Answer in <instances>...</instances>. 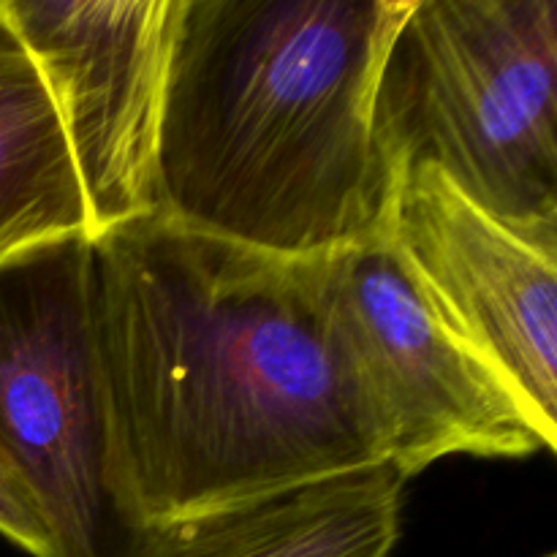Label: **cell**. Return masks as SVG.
Instances as JSON below:
<instances>
[{
    "label": "cell",
    "mask_w": 557,
    "mask_h": 557,
    "mask_svg": "<svg viewBox=\"0 0 557 557\" xmlns=\"http://www.w3.org/2000/svg\"><path fill=\"white\" fill-rule=\"evenodd\" d=\"M90 239L109 466L136 525L386 462L324 256H272L161 212Z\"/></svg>",
    "instance_id": "obj_1"
},
{
    "label": "cell",
    "mask_w": 557,
    "mask_h": 557,
    "mask_svg": "<svg viewBox=\"0 0 557 557\" xmlns=\"http://www.w3.org/2000/svg\"><path fill=\"white\" fill-rule=\"evenodd\" d=\"M411 0H177L156 212L286 259L384 234L381 60Z\"/></svg>",
    "instance_id": "obj_2"
},
{
    "label": "cell",
    "mask_w": 557,
    "mask_h": 557,
    "mask_svg": "<svg viewBox=\"0 0 557 557\" xmlns=\"http://www.w3.org/2000/svg\"><path fill=\"white\" fill-rule=\"evenodd\" d=\"M373 139L395 185L433 166L557 248V0H411L375 76Z\"/></svg>",
    "instance_id": "obj_3"
},
{
    "label": "cell",
    "mask_w": 557,
    "mask_h": 557,
    "mask_svg": "<svg viewBox=\"0 0 557 557\" xmlns=\"http://www.w3.org/2000/svg\"><path fill=\"white\" fill-rule=\"evenodd\" d=\"M0 460L41 506L54 557L139 553L109 466L87 234L0 256Z\"/></svg>",
    "instance_id": "obj_4"
},
{
    "label": "cell",
    "mask_w": 557,
    "mask_h": 557,
    "mask_svg": "<svg viewBox=\"0 0 557 557\" xmlns=\"http://www.w3.org/2000/svg\"><path fill=\"white\" fill-rule=\"evenodd\" d=\"M324 277L337 335L379 419L386 462L403 476L449 455L555 449L509 381L446 324L389 234L324 253Z\"/></svg>",
    "instance_id": "obj_5"
},
{
    "label": "cell",
    "mask_w": 557,
    "mask_h": 557,
    "mask_svg": "<svg viewBox=\"0 0 557 557\" xmlns=\"http://www.w3.org/2000/svg\"><path fill=\"white\" fill-rule=\"evenodd\" d=\"M36 60L90 237L156 212V147L177 0H3Z\"/></svg>",
    "instance_id": "obj_6"
},
{
    "label": "cell",
    "mask_w": 557,
    "mask_h": 557,
    "mask_svg": "<svg viewBox=\"0 0 557 557\" xmlns=\"http://www.w3.org/2000/svg\"><path fill=\"white\" fill-rule=\"evenodd\" d=\"M386 234L446 324L557 441V248L517 234L433 166L397 183Z\"/></svg>",
    "instance_id": "obj_7"
},
{
    "label": "cell",
    "mask_w": 557,
    "mask_h": 557,
    "mask_svg": "<svg viewBox=\"0 0 557 557\" xmlns=\"http://www.w3.org/2000/svg\"><path fill=\"white\" fill-rule=\"evenodd\" d=\"M408 479L392 462L147 525L136 557H389Z\"/></svg>",
    "instance_id": "obj_8"
},
{
    "label": "cell",
    "mask_w": 557,
    "mask_h": 557,
    "mask_svg": "<svg viewBox=\"0 0 557 557\" xmlns=\"http://www.w3.org/2000/svg\"><path fill=\"white\" fill-rule=\"evenodd\" d=\"M87 234L85 196L36 60L0 0V256Z\"/></svg>",
    "instance_id": "obj_9"
},
{
    "label": "cell",
    "mask_w": 557,
    "mask_h": 557,
    "mask_svg": "<svg viewBox=\"0 0 557 557\" xmlns=\"http://www.w3.org/2000/svg\"><path fill=\"white\" fill-rule=\"evenodd\" d=\"M0 533L33 557H54V539L30 490L0 460Z\"/></svg>",
    "instance_id": "obj_10"
},
{
    "label": "cell",
    "mask_w": 557,
    "mask_h": 557,
    "mask_svg": "<svg viewBox=\"0 0 557 557\" xmlns=\"http://www.w3.org/2000/svg\"><path fill=\"white\" fill-rule=\"evenodd\" d=\"M542 557H557L555 553H547V555H542Z\"/></svg>",
    "instance_id": "obj_11"
}]
</instances>
